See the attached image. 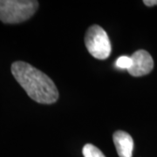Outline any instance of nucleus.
<instances>
[{"instance_id":"39448f33","label":"nucleus","mask_w":157,"mask_h":157,"mask_svg":"<svg viewBox=\"0 0 157 157\" xmlns=\"http://www.w3.org/2000/svg\"><path fill=\"white\" fill-rule=\"evenodd\" d=\"M113 140L119 157H132L134 150V140L131 135L121 130L116 131Z\"/></svg>"},{"instance_id":"20e7f679","label":"nucleus","mask_w":157,"mask_h":157,"mask_svg":"<svg viewBox=\"0 0 157 157\" xmlns=\"http://www.w3.org/2000/svg\"><path fill=\"white\" fill-rule=\"evenodd\" d=\"M131 59H132V66L128 71L129 74L134 77L147 75L154 68V60L151 55L147 51H136L132 54Z\"/></svg>"},{"instance_id":"7ed1b4c3","label":"nucleus","mask_w":157,"mask_h":157,"mask_svg":"<svg viewBox=\"0 0 157 157\" xmlns=\"http://www.w3.org/2000/svg\"><path fill=\"white\" fill-rule=\"evenodd\" d=\"M85 45L90 54L97 59H107L112 50L111 42L105 30L94 25L87 29L85 35Z\"/></svg>"},{"instance_id":"423d86ee","label":"nucleus","mask_w":157,"mask_h":157,"mask_svg":"<svg viewBox=\"0 0 157 157\" xmlns=\"http://www.w3.org/2000/svg\"><path fill=\"white\" fill-rule=\"evenodd\" d=\"M82 152L84 157H106L97 147L90 143L85 145Z\"/></svg>"},{"instance_id":"f257e3e1","label":"nucleus","mask_w":157,"mask_h":157,"mask_svg":"<svg viewBox=\"0 0 157 157\" xmlns=\"http://www.w3.org/2000/svg\"><path fill=\"white\" fill-rule=\"evenodd\" d=\"M11 73L27 95L40 104H52L59 99L56 85L45 73L24 61L11 65Z\"/></svg>"},{"instance_id":"6e6552de","label":"nucleus","mask_w":157,"mask_h":157,"mask_svg":"<svg viewBox=\"0 0 157 157\" xmlns=\"http://www.w3.org/2000/svg\"><path fill=\"white\" fill-rule=\"evenodd\" d=\"M143 3L147 6H154L157 5V0H144Z\"/></svg>"},{"instance_id":"f03ea898","label":"nucleus","mask_w":157,"mask_h":157,"mask_svg":"<svg viewBox=\"0 0 157 157\" xmlns=\"http://www.w3.org/2000/svg\"><path fill=\"white\" fill-rule=\"evenodd\" d=\"M39 8L35 0H0V21L18 24L28 20Z\"/></svg>"},{"instance_id":"0eeeda50","label":"nucleus","mask_w":157,"mask_h":157,"mask_svg":"<svg viewBox=\"0 0 157 157\" xmlns=\"http://www.w3.org/2000/svg\"><path fill=\"white\" fill-rule=\"evenodd\" d=\"M116 67L121 69H127L128 70L132 66V59L128 56H121L118 58L117 60L115 62Z\"/></svg>"}]
</instances>
